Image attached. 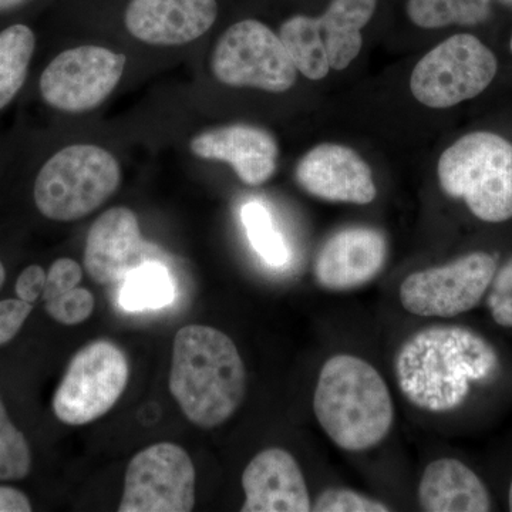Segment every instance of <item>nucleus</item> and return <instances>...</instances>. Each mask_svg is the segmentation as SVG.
Returning <instances> with one entry per match:
<instances>
[{"label": "nucleus", "mask_w": 512, "mask_h": 512, "mask_svg": "<svg viewBox=\"0 0 512 512\" xmlns=\"http://www.w3.org/2000/svg\"><path fill=\"white\" fill-rule=\"evenodd\" d=\"M485 302H487L488 312H490L495 325L504 329H512V295Z\"/></svg>", "instance_id": "nucleus-33"}, {"label": "nucleus", "mask_w": 512, "mask_h": 512, "mask_svg": "<svg viewBox=\"0 0 512 512\" xmlns=\"http://www.w3.org/2000/svg\"><path fill=\"white\" fill-rule=\"evenodd\" d=\"M195 505V467L183 447L158 443L128 464L120 512H190Z\"/></svg>", "instance_id": "nucleus-11"}, {"label": "nucleus", "mask_w": 512, "mask_h": 512, "mask_svg": "<svg viewBox=\"0 0 512 512\" xmlns=\"http://www.w3.org/2000/svg\"><path fill=\"white\" fill-rule=\"evenodd\" d=\"M25 2L26 0H0V12H6V10L18 8V6Z\"/></svg>", "instance_id": "nucleus-34"}, {"label": "nucleus", "mask_w": 512, "mask_h": 512, "mask_svg": "<svg viewBox=\"0 0 512 512\" xmlns=\"http://www.w3.org/2000/svg\"><path fill=\"white\" fill-rule=\"evenodd\" d=\"M47 315L64 326H76L86 322L94 311L93 293L86 288L72 289L59 298L45 302Z\"/></svg>", "instance_id": "nucleus-26"}, {"label": "nucleus", "mask_w": 512, "mask_h": 512, "mask_svg": "<svg viewBox=\"0 0 512 512\" xmlns=\"http://www.w3.org/2000/svg\"><path fill=\"white\" fill-rule=\"evenodd\" d=\"M377 0H332L320 18H313L316 32L328 53L330 69H348L362 52V30L375 15Z\"/></svg>", "instance_id": "nucleus-19"}, {"label": "nucleus", "mask_w": 512, "mask_h": 512, "mask_svg": "<svg viewBox=\"0 0 512 512\" xmlns=\"http://www.w3.org/2000/svg\"><path fill=\"white\" fill-rule=\"evenodd\" d=\"M174 285L170 272L157 262H144L124 279L120 305L128 312L160 309L173 302Z\"/></svg>", "instance_id": "nucleus-23"}, {"label": "nucleus", "mask_w": 512, "mask_h": 512, "mask_svg": "<svg viewBox=\"0 0 512 512\" xmlns=\"http://www.w3.org/2000/svg\"><path fill=\"white\" fill-rule=\"evenodd\" d=\"M46 272L40 265H29L23 269L16 281V296L22 301L35 305L39 299H42L45 292Z\"/></svg>", "instance_id": "nucleus-30"}, {"label": "nucleus", "mask_w": 512, "mask_h": 512, "mask_svg": "<svg viewBox=\"0 0 512 512\" xmlns=\"http://www.w3.org/2000/svg\"><path fill=\"white\" fill-rule=\"evenodd\" d=\"M190 150L201 160L231 165L239 180L251 187L271 180L279 156L278 143L269 131L241 123L202 131L191 138Z\"/></svg>", "instance_id": "nucleus-14"}, {"label": "nucleus", "mask_w": 512, "mask_h": 512, "mask_svg": "<svg viewBox=\"0 0 512 512\" xmlns=\"http://www.w3.org/2000/svg\"><path fill=\"white\" fill-rule=\"evenodd\" d=\"M316 512H387L390 508L382 501L349 488H328L312 505Z\"/></svg>", "instance_id": "nucleus-27"}, {"label": "nucleus", "mask_w": 512, "mask_h": 512, "mask_svg": "<svg viewBox=\"0 0 512 512\" xmlns=\"http://www.w3.org/2000/svg\"><path fill=\"white\" fill-rule=\"evenodd\" d=\"M82 266L72 258H59L53 262L46 272L45 292L43 301H52L63 293L72 291L82 282Z\"/></svg>", "instance_id": "nucleus-28"}, {"label": "nucleus", "mask_w": 512, "mask_h": 512, "mask_svg": "<svg viewBox=\"0 0 512 512\" xmlns=\"http://www.w3.org/2000/svg\"><path fill=\"white\" fill-rule=\"evenodd\" d=\"M33 510L28 495L18 488L0 485V512H30Z\"/></svg>", "instance_id": "nucleus-32"}, {"label": "nucleus", "mask_w": 512, "mask_h": 512, "mask_svg": "<svg viewBox=\"0 0 512 512\" xmlns=\"http://www.w3.org/2000/svg\"><path fill=\"white\" fill-rule=\"evenodd\" d=\"M389 245L382 232L350 227L336 232L316 255L313 275L320 288L348 292L369 284L383 271Z\"/></svg>", "instance_id": "nucleus-13"}, {"label": "nucleus", "mask_w": 512, "mask_h": 512, "mask_svg": "<svg viewBox=\"0 0 512 512\" xmlns=\"http://www.w3.org/2000/svg\"><path fill=\"white\" fill-rule=\"evenodd\" d=\"M168 387L192 424L215 429L244 402L247 369L234 340L224 332L188 325L175 335Z\"/></svg>", "instance_id": "nucleus-2"}, {"label": "nucleus", "mask_w": 512, "mask_h": 512, "mask_svg": "<svg viewBox=\"0 0 512 512\" xmlns=\"http://www.w3.org/2000/svg\"><path fill=\"white\" fill-rule=\"evenodd\" d=\"M497 72L493 50L478 37L460 33L421 57L410 77V90L429 109H450L480 96Z\"/></svg>", "instance_id": "nucleus-6"}, {"label": "nucleus", "mask_w": 512, "mask_h": 512, "mask_svg": "<svg viewBox=\"0 0 512 512\" xmlns=\"http://www.w3.org/2000/svg\"><path fill=\"white\" fill-rule=\"evenodd\" d=\"M507 503H508V510L512 511V478H511L510 487H508Z\"/></svg>", "instance_id": "nucleus-36"}, {"label": "nucleus", "mask_w": 512, "mask_h": 512, "mask_svg": "<svg viewBox=\"0 0 512 512\" xmlns=\"http://www.w3.org/2000/svg\"><path fill=\"white\" fill-rule=\"evenodd\" d=\"M419 504L427 512H488L493 497L476 471L457 458H439L424 470Z\"/></svg>", "instance_id": "nucleus-18"}, {"label": "nucleus", "mask_w": 512, "mask_h": 512, "mask_svg": "<svg viewBox=\"0 0 512 512\" xmlns=\"http://www.w3.org/2000/svg\"><path fill=\"white\" fill-rule=\"evenodd\" d=\"M493 0H407V16L421 29L474 26L491 13Z\"/></svg>", "instance_id": "nucleus-22"}, {"label": "nucleus", "mask_w": 512, "mask_h": 512, "mask_svg": "<svg viewBox=\"0 0 512 512\" xmlns=\"http://www.w3.org/2000/svg\"><path fill=\"white\" fill-rule=\"evenodd\" d=\"M32 471V450L0 399V481H20Z\"/></svg>", "instance_id": "nucleus-25"}, {"label": "nucleus", "mask_w": 512, "mask_h": 512, "mask_svg": "<svg viewBox=\"0 0 512 512\" xmlns=\"http://www.w3.org/2000/svg\"><path fill=\"white\" fill-rule=\"evenodd\" d=\"M211 70L225 86L269 93L288 92L298 79L281 37L254 19L235 23L222 33L212 52Z\"/></svg>", "instance_id": "nucleus-7"}, {"label": "nucleus", "mask_w": 512, "mask_h": 512, "mask_svg": "<svg viewBox=\"0 0 512 512\" xmlns=\"http://www.w3.org/2000/svg\"><path fill=\"white\" fill-rule=\"evenodd\" d=\"M440 188L461 200L477 220H512V144L491 131L458 138L440 156Z\"/></svg>", "instance_id": "nucleus-4"}, {"label": "nucleus", "mask_w": 512, "mask_h": 512, "mask_svg": "<svg viewBox=\"0 0 512 512\" xmlns=\"http://www.w3.org/2000/svg\"><path fill=\"white\" fill-rule=\"evenodd\" d=\"M35 47L36 36L29 26L18 23L0 32V110L22 90Z\"/></svg>", "instance_id": "nucleus-20"}, {"label": "nucleus", "mask_w": 512, "mask_h": 512, "mask_svg": "<svg viewBox=\"0 0 512 512\" xmlns=\"http://www.w3.org/2000/svg\"><path fill=\"white\" fill-rule=\"evenodd\" d=\"M242 512L312 511L308 485L298 461L284 448H268L249 461L242 474Z\"/></svg>", "instance_id": "nucleus-17"}, {"label": "nucleus", "mask_w": 512, "mask_h": 512, "mask_svg": "<svg viewBox=\"0 0 512 512\" xmlns=\"http://www.w3.org/2000/svg\"><path fill=\"white\" fill-rule=\"evenodd\" d=\"M295 180L312 197L367 205L376 200L372 168L355 150L340 144L313 147L299 160Z\"/></svg>", "instance_id": "nucleus-12"}, {"label": "nucleus", "mask_w": 512, "mask_h": 512, "mask_svg": "<svg viewBox=\"0 0 512 512\" xmlns=\"http://www.w3.org/2000/svg\"><path fill=\"white\" fill-rule=\"evenodd\" d=\"M217 16V0H131L124 23L147 45L181 46L205 35Z\"/></svg>", "instance_id": "nucleus-15"}, {"label": "nucleus", "mask_w": 512, "mask_h": 512, "mask_svg": "<svg viewBox=\"0 0 512 512\" xmlns=\"http://www.w3.org/2000/svg\"><path fill=\"white\" fill-rule=\"evenodd\" d=\"M6 281V269L5 265H3V262L0 261V289H2L3 284H5Z\"/></svg>", "instance_id": "nucleus-35"}, {"label": "nucleus", "mask_w": 512, "mask_h": 512, "mask_svg": "<svg viewBox=\"0 0 512 512\" xmlns=\"http://www.w3.org/2000/svg\"><path fill=\"white\" fill-rule=\"evenodd\" d=\"M32 311V303L19 298L0 301V346L8 345L18 336Z\"/></svg>", "instance_id": "nucleus-29"}, {"label": "nucleus", "mask_w": 512, "mask_h": 512, "mask_svg": "<svg viewBox=\"0 0 512 512\" xmlns=\"http://www.w3.org/2000/svg\"><path fill=\"white\" fill-rule=\"evenodd\" d=\"M497 268L494 255L476 251L448 264L413 272L400 285V303L421 318L463 315L484 301Z\"/></svg>", "instance_id": "nucleus-9"}, {"label": "nucleus", "mask_w": 512, "mask_h": 512, "mask_svg": "<svg viewBox=\"0 0 512 512\" xmlns=\"http://www.w3.org/2000/svg\"><path fill=\"white\" fill-rule=\"evenodd\" d=\"M143 251L136 212L127 207L110 208L87 232L84 268L96 284H117L146 262Z\"/></svg>", "instance_id": "nucleus-16"}, {"label": "nucleus", "mask_w": 512, "mask_h": 512, "mask_svg": "<svg viewBox=\"0 0 512 512\" xmlns=\"http://www.w3.org/2000/svg\"><path fill=\"white\" fill-rule=\"evenodd\" d=\"M505 5L512 6V0H501Z\"/></svg>", "instance_id": "nucleus-37"}, {"label": "nucleus", "mask_w": 512, "mask_h": 512, "mask_svg": "<svg viewBox=\"0 0 512 512\" xmlns=\"http://www.w3.org/2000/svg\"><path fill=\"white\" fill-rule=\"evenodd\" d=\"M313 410L333 443L350 453L382 443L394 423V406L382 375L366 360L335 355L320 369Z\"/></svg>", "instance_id": "nucleus-3"}, {"label": "nucleus", "mask_w": 512, "mask_h": 512, "mask_svg": "<svg viewBox=\"0 0 512 512\" xmlns=\"http://www.w3.org/2000/svg\"><path fill=\"white\" fill-rule=\"evenodd\" d=\"M510 295H512V256L503 265L498 266L485 301L507 298Z\"/></svg>", "instance_id": "nucleus-31"}, {"label": "nucleus", "mask_w": 512, "mask_h": 512, "mask_svg": "<svg viewBox=\"0 0 512 512\" xmlns=\"http://www.w3.org/2000/svg\"><path fill=\"white\" fill-rule=\"evenodd\" d=\"M241 220L252 247L266 264L276 268L288 264L291 251L264 204L258 201L245 204L241 210Z\"/></svg>", "instance_id": "nucleus-24"}, {"label": "nucleus", "mask_w": 512, "mask_h": 512, "mask_svg": "<svg viewBox=\"0 0 512 512\" xmlns=\"http://www.w3.org/2000/svg\"><path fill=\"white\" fill-rule=\"evenodd\" d=\"M123 350L109 340H96L70 360L53 394L52 409L67 426H84L106 416L119 402L128 382Z\"/></svg>", "instance_id": "nucleus-8"}, {"label": "nucleus", "mask_w": 512, "mask_h": 512, "mask_svg": "<svg viewBox=\"0 0 512 512\" xmlns=\"http://www.w3.org/2000/svg\"><path fill=\"white\" fill-rule=\"evenodd\" d=\"M510 46H511V52H512V36H511V43H510Z\"/></svg>", "instance_id": "nucleus-38"}, {"label": "nucleus", "mask_w": 512, "mask_h": 512, "mask_svg": "<svg viewBox=\"0 0 512 512\" xmlns=\"http://www.w3.org/2000/svg\"><path fill=\"white\" fill-rule=\"evenodd\" d=\"M279 37L298 73L313 82H319L328 76L330 72L328 53L316 32L313 18L303 15L293 16L282 23Z\"/></svg>", "instance_id": "nucleus-21"}, {"label": "nucleus", "mask_w": 512, "mask_h": 512, "mask_svg": "<svg viewBox=\"0 0 512 512\" xmlns=\"http://www.w3.org/2000/svg\"><path fill=\"white\" fill-rule=\"evenodd\" d=\"M121 167L106 148L74 144L57 151L37 174L33 198L47 220H82L116 194Z\"/></svg>", "instance_id": "nucleus-5"}, {"label": "nucleus", "mask_w": 512, "mask_h": 512, "mask_svg": "<svg viewBox=\"0 0 512 512\" xmlns=\"http://www.w3.org/2000/svg\"><path fill=\"white\" fill-rule=\"evenodd\" d=\"M503 372L500 352L484 335L458 325L424 328L404 340L394 357V376L417 409L447 413L460 409L478 386Z\"/></svg>", "instance_id": "nucleus-1"}, {"label": "nucleus", "mask_w": 512, "mask_h": 512, "mask_svg": "<svg viewBox=\"0 0 512 512\" xmlns=\"http://www.w3.org/2000/svg\"><path fill=\"white\" fill-rule=\"evenodd\" d=\"M126 56L101 46L64 50L39 80L42 99L64 113H87L101 106L123 77Z\"/></svg>", "instance_id": "nucleus-10"}]
</instances>
